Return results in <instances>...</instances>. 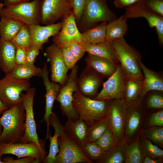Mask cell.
<instances>
[{
  "label": "cell",
  "instance_id": "33",
  "mask_svg": "<svg viewBox=\"0 0 163 163\" xmlns=\"http://www.w3.org/2000/svg\"><path fill=\"white\" fill-rule=\"evenodd\" d=\"M108 128L107 118L89 127L87 142H95Z\"/></svg>",
  "mask_w": 163,
  "mask_h": 163
},
{
  "label": "cell",
  "instance_id": "29",
  "mask_svg": "<svg viewBox=\"0 0 163 163\" xmlns=\"http://www.w3.org/2000/svg\"><path fill=\"white\" fill-rule=\"evenodd\" d=\"M107 22H102L96 26L81 33L83 42L96 44L104 42L106 40Z\"/></svg>",
  "mask_w": 163,
  "mask_h": 163
},
{
  "label": "cell",
  "instance_id": "45",
  "mask_svg": "<svg viewBox=\"0 0 163 163\" xmlns=\"http://www.w3.org/2000/svg\"><path fill=\"white\" fill-rule=\"evenodd\" d=\"M149 138L154 142L162 144L163 142V128H158L151 130L149 133Z\"/></svg>",
  "mask_w": 163,
  "mask_h": 163
},
{
  "label": "cell",
  "instance_id": "52",
  "mask_svg": "<svg viewBox=\"0 0 163 163\" xmlns=\"http://www.w3.org/2000/svg\"><path fill=\"white\" fill-rule=\"evenodd\" d=\"M158 162V161L148 157H146L143 161L144 163H156Z\"/></svg>",
  "mask_w": 163,
  "mask_h": 163
},
{
  "label": "cell",
  "instance_id": "56",
  "mask_svg": "<svg viewBox=\"0 0 163 163\" xmlns=\"http://www.w3.org/2000/svg\"><path fill=\"white\" fill-rule=\"evenodd\" d=\"M69 0L72 5V0Z\"/></svg>",
  "mask_w": 163,
  "mask_h": 163
},
{
  "label": "cell",
  "instance_id": "5",
  "mask_svg": "<svg viewBox=\"0 0 163 163\" xmlns=\"http://www.w3.org/2000/svg\"><path fill=\"white\" fill-rule=\"evenodd\" d=\"M41 0H33L6 6L0 11V16L10 18L27 26L40 23Z\"/></svg>",
  "mask_w": 163,
  "mask_h": 163
},
{
  "label": "cell",
  "instance_id": "15",
  "mask_svg": "<svg viewBox=\"0 0 163 163\" xmlns=\"http://www.w3.org/2000/svg\"><path fill=\"white\" fill-rule=\"evenodd\" d=\"M116 100L109 105L107 119L108 128L113 137L118 141L122 137L126 104L124 98Z\"/></svg>",
  "mask_w": 163,
  "mask_h": 163
},
{
  "label": "cell",
  "instance_id": "6",
  "mask_svg": "<svg viewBox=\"0 0 163 163\" xmlns=\"http://www.w3.org/2000/svg\"><path fill=\"white\" fill-rule=\"evenodd\" d=\"M35 93V88H30L27 91L25 94L22 93L21 95L22 103L25 112V130L24 135L20 142L35 143L39 148L43 157L45 159L46 157V152L39 139L34 118L33 102Z\"/></svg>",
  "mask_w": 163,
  "mask_h": 163
},
{
  "label": "cell",
  "instance_id": "35",
  "mask_svg": "<svg viewBox=\"0 0 163 163\" xmlns=\"http://www.w3.org/2000/svg\"><path fill=\"white\" fill-rule=\"evenodd\" d=\"M113 138L110 130L108 128L103 135L95 142L107 152L111 149L113 145Z\"/></svg>",
  "mask_w": 163,
  "mask_h": 163
},
{
  "label": "cell",
  "instance_id": "7",
  "mask_svg": "<svg viewBox=\"0 0 163 163\" xmlns=\"http://www.w3.org/2000/svg\"><path fill=\"white\" fill-rule=\"evenodd\" d=\"M59 150L54 163H92L82 147L78 145L64 132L58 139Z\"/></svg>",
  "mask_w": 163,
  "mask_h": 163
},
{
  "label": "cell",
  "instance_id": "14",
  "mask_svg": "<svg viewBox=\"0 0 163 163\" xmlns=\"http://www.w3.org/2000/svg\"><path fill=\"white\" fill-rule=\"evenodd\" d=\"M62 26L59 32L53 37V43L59 48L68 46L73 41L83 42L82 33L76 22L73 11L62 19Z\"/></svg>",
  "mask_w": 163,
  "mask_h": 163
},
{
  "label": "cell",
  "instance_id": "28",
  "mask_svg": "<svg viewBox=\"0 0 163 163\" xmlns=\"http://www.w3.org/2000/svg\"><path fill=\"white\" fill-rule=\"evenodd\" d=\"M42 69L34 64L25 63L15 64L11 70L5 75L16 79L28 80L34 76H40Z\"/></svg>",
  "mask_w": 163,
  "mask_h": 163
},
{
  "label": "cell",
  "instance_id": "46",
  "mask_svg": "<svg viewBox=\"0 0 163 163\" xmlns=\"http://www.w3.org/2000/svg\"><path fill=\"white\" fill-rule=\"evenodd\" d=\"M4 163H38L34 157H27L14 159L9 156L5 157L2 160Z\"/></svg>",
  "mask_w": 163,
  "mask_h": 163
},
{
  "label": "cell",
  "instance_id": "31",
  "mask_svg": "<svg viewBox=\"0 0 163 163\" xmlns=\"http://www.w3.org/2000/svg\"><path fill=\"white\" fill-rule=\"evenodd\" d=\"M11 42L25 51L33 46L32 37L28 26L25 24Z\"/></svg>",
  "mask_w": 163,
  "mask_h": 163
},
{
  "label": "cell",
  "instance_id": "38",
  "mask_svg": "<svg viewBox=\"0 0 163 163\" xmlns=\"http://www.w3.org/2000/svg\"><path fill=\"white\" fill-rule=\"evenodd\" d=\"M62 56L65 64L69 70L72 69L78 61L71 51L69 46L61 48Z\"/></svg>",
  "mask_w": 163,
  "mask_h": 163
},
{
  "label": "cell",
  "instance_id": "39",
  "mask_svg": "<svg viewBox=\"0 0 163 163\" xmlns=\"http://www.w3.org/2000/svg\"><path fill=\"white\" fill-rule=\"evenodd\" d=\"M88 0H72V9L76 23L79 21Z\"/></svg>",
  "mask_w": 163,
  "mask_h": 163
},
{
  "label": "cell",
  "instance_id": "11",
  "mask_svg": "<svg viewBox=\"0 0 163 163\" xmlns=\"http://www.w3.org/2000/svg\"><path fill=\"white\" fill-rule=\"evenodd\" d=\"M72 11L69 0H41L40 23L45 25L54 23Z\"/></svg>",
  "mask_w": 163,
  "mask_h": 163
},
{
  "label": "cell",
  "instance_id": "43",
  "mask_svg": "<svg viewBox=\"0 0 163 163\" xmlns=\"http://www.w3.org/2000/svg\"><path fill=\"white\" fill-rule=\"evenodd\" d=\"M145 146L147 152L152 156L156 157L163 156V150L153 144L150 141L146 140L145 142Z\"/></svg>",
  "mask_w": 163,
  "mask_h": 163
},
{
  "label": "cell",
  "instance_id": "21",
  "mask_svg": "<svg viewBox=\"0 0 163 163\" xmlns=\"http://www.w3.org/2000/svg\"><path fill=\"white\" fill-rule=\"evenodd\" d=\"M85 61L86 65L92 68L103 78L107 79L115 72L118 65L104 58L89 54Z\"/></svg>",
  "mask_w": 163,
  "mask_h": 163
},
{
  "label": "cell",
  "instance_id": "53",
  "mask_svg": "<svg viewBox=\"0 0 163 163\" xmlns=\"http://www.w3.org/2000/svg\"><path fill=\"white\" fill-rule=\"evenodd\" d=\"M4 6V5L2 3H0V11L2 8H3Z\"/></svg>",
  "mask_w": 163,
  "mask_h": 163
},
{
  "label": "cell",
  "instance_id": "37",
  "mask_svg": "<svg viewBox=\"0 0 163 163\" xmlns=\"http://www.w3.org/2000/svg\"><path fill=\"white\" fill-rule=\"evenodd\" d=\"M129 117L127 128V133L129 136L132 135L138 129L140 121V114L137 110H134Z\"/></svg>",
  "mask_w": 163,
  "mask_h": 163
},
{
  "label": "cell",
  "instance_id": "42",
  "mask_svg": "<svg viewBox=\"0 0 163 163\" xmlns=\"http://www.w3.org/2000/svg\"><path fill=\"white\" fill-rule=\"evenodd\" d=\"M41 48L38 46L33 45L26 51V63L34 64L37 56Z\"/></svg>",
  "mask_w": 163,
  "mask_h": 163
},
{
  "label": "cell",
  "instance_id": "10",
  "mask_svg": "<svg viewBox=\"0 0 163 163\" xmlns=\"http://www.w3.org/2000/svg\"><path fill=\"white\" fill-rule=\"evenodd\" d=\"M126 79L120 64H118L115 72L103 83L102 90L93 99L108 100L124 98Z\"/></svg>",
  "mask_w": 163,
  "mask_h": 163
},
{
  "label": "cell",
  "instance_id": "40",
  "mask_svg": "<svg viewBox=\"0 0 163 163\" xmlns=\"http://www.w3.org/2000/svg\"><path fill=\"white\" fill-rule=\"evenodd\" d=\"M69 47L72 54L78 61L82 57L86 52L81 43L77 40L71 42L69 44Z\"/></svg>",
  "mask_w": 163,
  "mask_h": 163
},
{
  "label": "cell",
  "instance_id": "44",
  "mask_svg": "<svg viewBox=\"0 0 163 163\" xmlns=\"http://www.w3.org/2000/svg\"><path fill=\"white\" fill-rule=\"evenodd\" d=\"M148 105L149 107L162 109L163 108V98L161 95L154 94L149 98L148 101Z\"/></svg>",
  "mask_w": 163,
  "mask_h": 163
},
{
  "label": "cell",
  "instance_id": "32",
  "mask_svg": "<svg viewBox=\"0 0 163 163\" xmlns=\"http://www.w3.org/2000/svg\"><path fill=\"white\" fill-rule=\"evenodd\" d=\"M88 156L92 161H102L106 154L95 142H86L81 146Z\"/></svg>",
  "mask_w": 163,
  "mask_h": 163
},
{
  "label": "cell",
  "instance_id": "55",
  "mask_svg": "<svg viewBox=\"0 0 163 163\" xmlns=\"http://www.w3.org/2000/svg\"><path fill=\"white\" fill-rule=\"evenodd\" d=\"M0 163H4L2 160L1 158H0Z\"/></svg>",
  "mask_w": 163,
  "mask_h": 163
},
{
  "label": "cell",
  "instance_id": "25",
  "mask_svg": "<svg viewBox=\"0 0 163 163\" xmlns=\"http://www.w3.org/2000/svg\"><path fill=\"white\" fill-rule=\"evenodd\" d=\"M81 44L86 52L88 54L104 58L118 64L119 62L113 49L111 41L106 40L104 42L94 44L85 42H82Z\"/></svg>",
  "mask_w": 163,
  "mask_h": 163
},
{
  "label": "cell",
  "instance_id": "34",
  "mask_svg": "<svg viewBox=\"0 0 163 163\" xmlns=\"http://www.w3.org/2000/svg\"><path fill=\"white\" fill-rule=\"evenodd\" d=\"M142 158V154L138 142H135L128 146L125 155L126 163H141Z\"/></svg>",
  "mask_w": 163,
  "mask_h": 163
},
{
  "label": "cell",
  "instance_id": "19",
  "mask_svg": "<svg viewBox=\"0 0 163 163\" xmlns=\"http://www.w3.org/2000/svg\"><path fill=\"white\" fill-rule=\"evenodd\" d=\"M28 26L31 33L33 45L38 46L42 48L50 37H53L59 32L62 26V22L61 21L42 26L39 24Z\"/></svg>",
  "mask_w": 163,
  "mask_h": 163
},
{
  "label": "cell",
  "instance_id": "24",
  "mask_svg": "<svg viewBox=\"0 0 163 163\" xmlns=\"http://www.w3.org/2000/svg\"><path fill=\"white\" fill-rule=\"evenodd\" d=\"M16 47L11 41L0 37V68L5 74L10 72L15 64Z\"/></svg>",
  "mask_w": 163,
  "mask_h": 163
},
{
  "label": "cell",
  "instance_id": "30",
  "mask_svg": "<svg viewBox=\"0 0 163 163\" xmlns=\"http://www.w3.org/2000/svg\"><path fill=\"white\" fill-rule=\"evenodd\" d=\"M142 81H139L126 78L125 88L124 99L126 104L136 99L141 95Z\"/></svg>",
  "mask_w": 163,
  "mask_h": 163
},
{
  "label": "cell",
  "instance_id": "18",
  "mask_svg": "<svg viewBox=\"0 0 163 163\" xmlns=\"http://www.w3.org/2000/svg\"><path fill=\"white\" fill-rule=\"evenodd\" d=\"M103 78L92 68L86 65L78 78V91L87 97L94 98L98 94Z\"/></svg>",
  "mask_w": 163,
  "mask_h": 163
},
{
  "label": "cell",
  "instance_id": "1",
  "mask_svg": "<svg viewBox=\"0 0 163 163\" xmlns=\"http://www.w3.org/2000/svg\"><path fill=\"white\" fill-rule=\"evenodd\" d=\"M25 112L22 103L8 108L0 117L2 127L0 135V143L20 142L25 130Z\"/></svg>",
  "mask_w": 163,
  "mask_h": 163
},
{
  "label": "cell",
  "instance_id": "16",
  "mask_svg": "<svg viewBox=\"0 0 163 163\" xmlns=\"http://www.w3.org/2000/svg\"><path fill=\"white\" fill-rule=\"evenodd\" d=\"M49 71L46 63H45L42 69L40 77L42 78L46 91L45 112L41 122H45L47 126L46 135L50 133V119L53 113L52 109L55 101L59 93L62 86L57 83L51 82L49 78Z\"/></svg>",
  "mask_w": 163,
  "mask_h": 163
},
{
  "label": "cell",
  "instance_id": "23",
  "mask_svg": "<svg viewBox=\"0 0 163 163\" xmlns=\"http://www.w3.org/2000/svg\"><path fill=\"white\" fill-rule=\"evenodd\" d=\"M140 66L143 80L140 96L142 97L150 91H163V79L157 73L148 69L141 61Z\"/></svg>",
  "mask_w": 163,
  "mask_h": 163
},
{
  "label": "cell",
  "instance_id": "51",
  "mask_svg": "<svg viewBox=\"0 0 163 163\" xmlns=\"http://www.w3.org/2000/svg\"><path fill=\"white\" fill-rule=\"evenodd\" d=\"M8 109V108L2 102L0 98V116L4 111Z\"/></svg>",
  "mask_w": 163,
  "mask_h": 163
},
{
  "label": "cell",
  "instance_id": "9",
  "mask_svg": "<svg viewBox=\"0 0 163 163\" xmlns=\"http://www.w3.org/2000/svg\"><path fill=\"white\" fill-rule=\"evenodd\" d=\"M28 80H20L5 75L0 79V98L8 108L22 103L21 94L30 88Z\"/></svg>",
  "mask_w": 163,
  "mask_h": 163
},
{
  "label": "cell",
  "instance_id": "36",
  "mask_svg": "<svg viewBox=\"0 0 163 163\" xmlns=\"http://www.w3.org/2000/svg\"><path fill=\"white\" fill-rule=\"evenodd\" d=\"M141 2L148 10L163 17V0H141Z\"/></svg>",
  "mask_w": 163,
  "mask_h": 163
},
{
  "label": "cell",
  "instance_id": "27",
  "mask_svg": "<svg viewBox=\"0 0 163 163\" xmlns=\"http://www.w3.org/2000/svg\"><path fill=\"white\" fill-rule=\"evenodd\" d=\"M1 18L0 37L5 40L11 41L25 24L9 17L2 16Z\"/></svg>",
  "mask_w": 163,
  "mask_h": 163
},
{
  "label": "cell",
  "instance_id": "41",
  "mask_svg": "<svg viewBox=\"0 0 163 163\" xmlns=\"http://www.w3.org/2000/svg\"><path fill=\"white\" fill-rule=\"evenodd\" d=\"M109 153H106L102 160L103 162L106 163H121L123 161V157L121 152L117 150Z\"/></svg>",
  "mask_w": 163,
  "mask_h": 163
},
{
  "label": "cell",
  "instance_id": "48",
  "mask_svg": "<svg viewBox=\"0 0 163 163\" xmlns=\"http://www.w3.org/2000/svg\"><path fill=\"white\" fill-rule=\"evenodd\" d=\"M15 47V64H21L26 63L25 51L18 46Z\"/></svg>",
  "mask_w": 163,
  "mask_h": 163
},
{
  "label": "cell",
  "instance_id": "47",
  "mask_svg": "<svg viewBox=\"0 0 163 163\" xmlns=\"http://www.w3.org/2000/svg\"><path fill=\"white\" fill-rule=\"evenodd\" d=\"M149 123L150 125L162 126L163 125V111H159L153 114L150 117Z\"/></svg>",
  "mask_w": 163,
  "mask_h": 163
},
{
  "label": "cell",
  "instance_id": "50",
  "mask_svg": "<svg viewBox=\"0 0 163 163\" xmlns=\"http://www.w3.org/2000/svg\"><path fill=\"white\" fill-rule=\"evenodd\" d=\"M31 0H4V6H7L19 3L30 1Z\"/></svg>",
  "mask_w": 163,
  "mask_h": 163
},
{
  "label": "cell",
  "instance_id": "54",
  "mask_svg": "<svg viewBox=\"0 0 163 163\" xmlns=\"http://www.w3.org/2000/svg\"><path fill=\"white\" fill-rule=\"evenodd\" d=\"M2 131V127L0 123V135L1 134Z\"/></svg>",
  "mask_w": 163,
  "mask_h": 163
},
{
  "label": "cell",
  "instance_id": "2",
  "mask_svg": "<svg viewBox=\"0 0 163 163\" xmlns=\"http://www.w3.org/2000/svg\"><path fill=\"white\" fill-rule=\"evenodd\" d=\"M106 101L89 98L78 90L73 94V105L78 118L89 127L107 118L109 105Z\"/></svg>",
  "mask_w": 163,
  "mask_h": 163
},
{
  "label": "cell",
  "instance_id": "12",
  "mask_svg": "<svg viewBox=\"0 0 163 163\" xmlns=\"http://www.w3.org/2000/svg\"><path fill=\"white\" fill-rule=\"evenodd\" d=\"M123 15L128 19L131 18H144L148 22L149 27L155 28L159 45H163V17L148 10L142 5L141 0L129 7H125Z\"/></svg>",
  "mask_w": 163,
  "mask_h": 163
},
{
  "label": "cell",
  "instance_id": "13",
  "mask_svg": "<svg viewBox=\"0 0 163 163\" xmlns=\"http://www.w3.org/2000/svg\"><path fill=\"white\" fill-rule=\"evenodd\" d=\"M45 54L50 62L51 80L62 86L63 85L68 78L69 69L64 60L61 49L53 43L46 48Z\"/></svg>",
  "mask_w": 163,
  "mask_h": 163
},
{
  "label": "cell",
  "instance_id": "4",
  "mask_svg": "<svg viewBox=\"0 0 163 163\" xmlns=\"http://www.w3.org/2000/svg\"><path fill=\"white\" fill-rule=\"evenodd\" d=\"M116 18L115 14L108 7L106 0H88L77 24L82 33L100 23H107Z\"/></svg>",
  "mask_w": 163,
  "mask_h": 163
},
{
  "label": "cell",
  "instance_id": "22",
  "mask_svg": "<svg viewBox=\"0 0 163 163\" xmlns=\"http://www.w3.org/2000/svg\"><path fill=\"white\" fill-rule=\"evenodd\" d=\"M49 123L53 127L54 133L53 136L51 134L48 136V139L50 142L49 152L44 162L45 163H54L56 157L59 152L58 139L64 130L63 126L53 112L50 115Z\"/></svg>",
  "mask_w": 163,
  "mask_h": 163
},
{
  "label": "cell",
  "instance_id": "20",
  "mask_svg": "<svg viewBox=\"0 0 163 163\" xmlns=\"http://www.w3.org/2000/svg\"><path fill=\"white\" fill-rule=\"evenodd\" d=\"M88 128L87 124L79 118L68 119L63 126L64 132L81 146L87 142Z\"/></svg>",
  "mask_w": 163,
  "mask_h": 163
},
{
  "label": "cell",
  "instance_id": "17",
  "mask_svg": "<svg viewBox=\"0 0 163 163\" xmlns=\"http://www.w3.org/2000/svg\"><path fill=\"white\" fill-rule=\"evenodd\" d=\"M11 154L16 156L18 158L27 157L34 158L40 163L44 161L40 151L34 142L14 143H0V158L3 155Z\"/></svg>",
  "mask_w": 163,
  "mask_h": 163
},
{
  "label": "cell",
  "instance_id": "3",
  "mask_svg": "<svg viewBox=\"0 0 163 163\" xmlns=\"http://www.w3.org/2000/svg\"><path fill=\"white\" fill-rule=\"evenodd\" d=\"M111 41L115 55L126 77L142 81L143 76L140 66L141 61L140 53L129 45L124 37Z\"/></svg>",
  "mask_w": 163,
  "mask_h": 163
},
{
  "label": "cell",
  "instance_id": "26",
  "mask_svg": "<svg viewBox=\"0 0 163 163\" xmlns=\"http://www.w3.org/2000/svg\"><path fill=\"white\" fill-rule=\"evenodd\" d=\"M127 19L122 15L108 22L106 25V40L112 41L124 37L128 29Z\"/></svg>",
  "mask_w": 163,
  "mask_h": 163
},
{
  "label": "cell",
  "instance_id": "49",
  "mask_svg": "<svg viewBox=\"0 0 163 163\" xmlns=\"http://www.w3.org/2000/svg\"><path fill=\"white\" fill-rule=\"evenodd\" d=\"M141 0H114L116 7L121 8L130 6Z\"/></svg>",
  "mask_w": 163,
  "mask_h": 163
},
{
  "label": "cell",
  "instance_id": "8",
  "mask_svg": "<svg viewBox=\"0 0 163 163\" xmlns=\"http://www.w3.org/2000/svg\"><path fill=\"white\" fill-rule=\"evenodd\" d=\"M68 75L66 83L62 86L56 101L60 104L62 115L68 119L75 120L78 118L73 105V94L78 90V66L76 65Z\"/></svg>",
  "mask_w": 163,
  "mask_h": 163
}]
</instances>
